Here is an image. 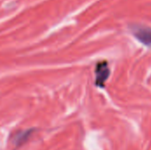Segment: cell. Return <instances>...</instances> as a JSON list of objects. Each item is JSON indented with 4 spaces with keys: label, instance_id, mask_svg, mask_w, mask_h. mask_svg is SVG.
<instances>
[{
    "label": "cell",
    "instance_id": "obj_3",
    "mask_svg": "<svg viewBox=\"0 0 151 150\" xmlns=\"http://www.w3.org/2000/svg\"><path fill=\"white\" fill-rule=\"evenodd\" d=\"M33 133V130H26V131H21L19 132L18 133H16L13 136V143L16 147H19L22 144H24L26 141H27V140L29 139V137L31 136Z\"/></svg>",
    "mask_w": 151,
    "mask_h": 150
},
{
    "label": "cell",
    "instance_id": "obj_1",
    "mask_svg": "<svg viewBox=\"0 0 151 150\" xmlns=\"http://www.w3.org/2000/svg\"><path fill=\"white\" fill-rule=\"evenodd\" d=\"M134 35L143 44L151 45V28L145 26H135L132 28Z\"/></svg>",
    "mask_w": 151,
    "mask_h": 150
},
{
    "label": "cell",
    "instance_id": "obj_2",
    "mask_svg": "<svg viewBox=\"0 0 151 150\" xmlns=\"http://www.w3.org/2000/svg\"><path fill=\"white\" fill-rule=\"evenodd\" d=\"M96 86L103 88L110 75V69L107 62L103 61L97 64L96 67Z\"/></svg>",
    "mask_w": 151,
    "mask_h": 150
}]
</instances>
